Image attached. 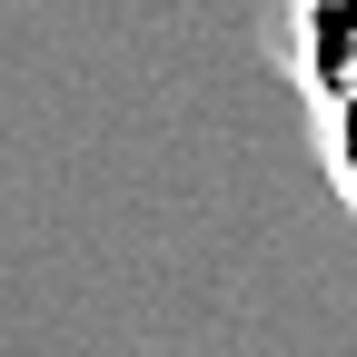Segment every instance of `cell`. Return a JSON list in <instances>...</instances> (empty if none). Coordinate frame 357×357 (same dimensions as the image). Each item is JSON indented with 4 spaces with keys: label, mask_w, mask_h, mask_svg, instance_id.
<instances>
[{
    "label": "cell",
    "mask_w": 357,
    "mask_h": 357,
    "mask_svg": "<svg viewBox=\"0 0 357 357\" xmlns=\"http://www.w3.org/2000/svg\"><path fill=\"white\" fill-rule=\"evenodd\" d=\"M288 79L318 109L357 100V0H288Z\"/></svg>",
    "instance_id": "obj_1"
},
{
    "label": "cell",
    "mask_w": 357,
    "mask_h": 357,
    "mask_svg": "<svg viewBox=\"0 0 357 357\" xmlns=\"http://www.w3.org/2000/svg\"><path fill=\"white\" fill-rule=\"evenodd\" d=\"M318 149H328V178H337V199L357 218V100L347 109H318Z\"/></svg>",
    "instance_id": "obj_2"
}]
</instances>
